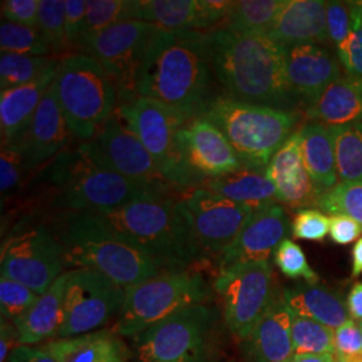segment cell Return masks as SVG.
Segmentation results:
<instances>
[{
    "instance_id": "cell-34",
    "label": "cell",
    "mask_w": 362,
    "mask_h": 362,
    "mask_svg": "<svg viewBox=\"0 0 362 362\" xmlns=\"http://www.w3.org/2000/svg\"><path fill=\"white\" fill-rule=\"evenodd\" d=\"M58 59L52 57H31L11 52L0 55V89L7 90L37 81L45 73L58 69Z\"/></svg>"
},
{
    "instance_id": "cell-27",
    "label": "cell",
    "mask_w": 362,
    "mask_h": 362,
    "mask_svg": "<svg viewBox=\"0 0 362 362\" xmlns=\"http://www.w3.org/2000/svg\"><path fill=\"white\" fill-rule=\"evenodd\" d=\"M66 281L67 274L64 272L45 294L39 296L33 308L13 322L19 337V345L34 346L58 337L64 324Z\"/></svg>"
},
{
    "instance_id": "cell-49",
    "label": "cell",
    "mask_w": 362,
    "mask_h": 362,
    "mask_svg": "<svg viewBox=\"0 0 362 362\" xmlns=\"http://www.w3.org/2000/svg\"><path fill=\"white\" fill-rule=\"evenodd\" d=\"M65 11L66 39L69 49L78 47L86 15V1L67 0Z\"/></svg>"
},
{
    "instance_id": "cell-28",
    "label": "cell",
    "mask_w": 362,
    "mask_h": 362,
    "mask_svg": "<svg viewBox=\"0 0 362 362\" xmlns=\"http://www.w3.org/2000/svg\"><path fill=\"white\" fill-rule=\"evenodd\" d=\"M300 152L318 197L338 184L336 152L329 127L311 122L299 129Z\"/></svg>"
},
{
    "instance_id": "cell-44",
    "label": "cell",
    "mask_w": 362,
    "mask_h": 362,
    "mask_svg": "<svg viewBox=\"0 0 362 362\" xmlns=\"http://www.w3.org/2000/svg\"><path fill=\"white\" fill-rule=\"evenodd\" d=\"M327 37L336 45V49L349 38L353 19L348 3L326 1Z\"/></svg>"
},
{
    "instance_id": "cell-11",
    "label": "cell",
    "mask_w": 362,
    "mask_h": 362,
    "mask_svg": "<svg viewBox=\"0 0 362 362\" xmlns=\"http://www.w3.org/2000/svg\"><path fill=\"white\" fill-rule=\"evenodd\" d=\"M214 288L221 297L224 324L239 341L251 334L279 298L270 260L219 270Z\"/></svg>"
},
{
    "instance_id": "cell-32",
    "label": "cell",
    "mask_w": 362,
    "mask_h": 362,
    "mask_svg": "<svg viewBox=\"0 0 362 362\" xmlns=\"http://www.w3.org/2000/svg\"><path fill=\"white\" fill-rule=\"evenodd\" d=\"M285 4L286 0L235 1L223 28L243 35H267Z\"/></svg>"
},
{
    "instance_id": "cell-35",
    "label": "cell",
    "mask_w": 362,
    "mask_h": 362,
    "mask_svg": "<svg viewBox=\"0 0 362 362\" xmlns=\"http://www.w3.org/2000/svg\"><path fill=\"white\" fill-rule=\"evenodd\" d=\"M291 336L296 354H336V330L325 325L296 314Z\"/></svg>"
},
{
    "instance_id": "cell-18",
    "label": "cell",
    "mask_w": 362,
    "mask_h": 362,
    "mask_svg": "<svg viewBox=\"0 0 362 362\" xmlns=\"http://www.w3.org/2000/svg\"><path fill=\"white\" fill-rule=\"evenodd\" d=\"M291 224L279 204L255 211L243 230L218 259L219 270L233 266L270 260L272 254L287 239Z\"/></svg>"
},
{
    "instance_id": "cell-30",
    "label": "cell",
    "mask_w": 362,
    "mask_h": 362,
    "mask_svg": "<svg viewBox=\"0 0 362 362\" xmlns=\"http://www.w3.org/2000/svg\"><path fill=\"white\" fill-rule=\"evenodd\" d=\"M202 188L212 191L238 204L251 208L254 212L276 204L278 196L272 181L264 172L243 168L230 175L211 179Z\"/></svg>"
},
{
    "instance_id": "cell-1",
    "label": "cell",
    "mask_w": 362,
    "mask_h": 362,
    "mask_svg": "<svg viewBox=\"0 0 362 362\" xmlns=\"http://www.w3.org/2000/svg\"><path fill=\"white\" fill-rule=\"evenodd\" d=\"M209 35L158 28L144 54L134 97L167 105L188 121L204 116L216 97L212 94Z\"/></svg>"
},
{
    "instance_id": "cell-45",
    "label": "cell",
    "mask_w": 362,
    "mask_h": 362,
    "mask_svg": "<svg viewBox=\"0 0 362 362\" xmlns=\"http://www.w3.org/2000/svg\"><path fill=\"white\" fill-rule=\"evenodd\" d=\"M25 168L23 157L13 146H1L0 156V189L1 194H11L22 180Z\"/></svg>"
},
{
    "instance_id": "cell-46",
    "label": "cell",
    "mask_w": 362,
    "mask_h": 362,
    "mask_svg": "<svg viewBox=\"0 0 362 362\" xmlns=\"http://www.w3.org/2000/svg\"><path fill=\"white\" fill-rule=\"evenodd\" d=\"M40 0H3V21L22 26L37 27Z\"/></svg>"
},
{
    "instance_id": "cell-5",
    "label": "cell",
    "mask_w": 362,
    "mask_h": 362,
    "mask_svg": "<svg viewBox=\"0 0 362 362\" xmlns=\"http://www.w3.org/2000/svg\"><path fill=\"white\" fill-rule=\"evenodd\" d=\"M49 179L58 188L57 204L65 211L107 212L149 194H164L129 180L91 155L88 143L54 158Z\"/></svg>"
},
{
    "instance_id": "cell-22",
    "label": "cell",
    "mask_w": 362,
    "mask_h": 362,
    "mask_svg": "<svg viewBox=\"0 0 362 362\" xmlns=\"http://www.w3.org/2000/svg\"><path fill=\"white\" fill-rule=\"evenodd\" d=\"M296 313L279 297L243 342L248 362H287L294 357L291 327Z\"/></svg>"
},
{
    "instance_id": "cell-20",
    "label": "cell",
    "mask_w": 362,
    "mask_h": 362,
    "mask_svg": "<svg viewBox=\"0 0 362 362\" xmlns=\"http://www.w3.org/2000/svg\"><path fill=\"white\" fill-rule=\"evenodd\" d=\"M286 74L298 101L313 103L322 91L341 77L338 58L315 43L284 47Z\"/></svg>"
},
{
    "instance_id": "cell-37",
    "label": "cell",
    "mask_w": 362,
    "mask_h": 362,
    "mask_svg": "<svg viewBox=\"0 0 362 362\" xmlns=\"http://www.w3.org/2000/svg\"><path fill=\"white\" fill-rule=\"evenodd\" d=\"M1 52H11L31 57H46L52 54L46 39L37 27L22 26L3 21L0 26Z\"/></svg>"
},
{
    "instance_id": "cell-53",
    "label": "cell",
    "mask_w": 362,
    "mask_h": 362,
    "mask_svg": "<svg viewBox=\"0 0 362 362\" xmlns=\"http://www.w3.org/2000/svg\"><path fill=\"white\" fill-rule=\"evenodd\" d=\"M346 308L353 321L362 324V282L354 284L350 290Z\"/></svg>"
},
{
    "instance_id": "cell-57",
    "label": "cell",
    "mask_w": 362,
    "mask_h": 362,
    "mask_svg": "<svg viewBox=\"0 0 362 362\" xmlns=\"http://www.w3.org/2000/svg\"><path fill=\"white\" fill-rule=\"evenodd\" d=\"M354 4L357 6V8H358V11H360V13H361L362 18V0H358V1H354Z\"/></svg>"
},
{
    "instance_id": "cell-38",
    "label": "cell",
    "mask_w": 362,
    "mask_h": 362,
    "mask_svg": "<svg viewBox=\"0 0 362 362\" xmlns=\"http://www.w3.org/2000/svg\"><path fill=\"white\" fill-rule=\"evenodd\" d=\"M315 206L325 214L348 215L362 224V181H341L320 196Z\"/></svg>"
},
{
    "instance_id": "cell-13",
    "label": "cell",
    "mask_w": 362,
    "mask_h": 362,
    "mask_svg": "<svg viewBox=\"0 0 362 362\" xmlns=\"http://www.w3.org/2000/svg\"><path fill=\"white\" fill-rule=\"evenodd\" d=\"M157 30L145 22L125 21L98 33L81 47L82 54L95 59L115 81L119 104L136 98L137 73Z\"/></svg>"
},
{
    "instance_id": "cell-3",
    "label": "cell",
    "mask_w": 362,
    "mask_h": 362,
    "mask_svg": "<svg viewBox=\"0 0 362 362\" xmlns=\"http://www.w3.org/2000/svg\"><path fill=\"white\" fill-rule=\"evenodd\" d=\"M65 269L101 272L125 290L164 269L140 247L117 233L97 212L64 211L52 219Z\"/></svg>"
},
{
    "instance_id": "cell-33",
    "label": "cell",
    "mask_w": 362,
    "mask_h": 362,
    "mask_svg": "<svg viewBox=\"0 0 362 362\" xmlns=\"http://www.w3.org/2000/svg\"><path fill=\"white\" fill-rule=\"evenodd\" d=\"M337 173L341 181H362V122L332 127Z\"/></svg>"
},
{
    "instance_id": "cell-50",
    "label": "cell",
    "mask_w": 362,
    "mask_h": 362,
    "mask_svg": "<svg viewBox=\"0 0 362 362\" xmlns=\"http://www.w3.org/2000/svg\"><path fill=\"white\" fill-rule=\"evenodd\" d=\"M235 1L230 0H199L200 30L211 28L226 21L233 11Z\"/></svg>"
},
{
    "instance_id": "cell-6",
    "label": "cell",
    "mask_w": 362,
    "mask_h": 362,
    "mask_svg": "<svg viewBox=\"0 0 362 362\" xmlns=\"http://www.w3.org/2000/svg\"><path fill=\"white\" fill-rule=\"evenodd\" d=\"M203 117L224 133L245 168L264 173L299 119L296 112L242 103L226 94L216 95Z\"/></svg>"
},
{
    "instance_id": "cell-17",
    "label": "cell",
    "mask_w": 362,
    "mask_h": 362,
    "mask_svg": "<svg viewBox=\"0 0 362 362\" xmlns=\"http://www.w3.org/2000/svg\"><path fill=\"white\" fill-rule=\"evenodd\" d=\"M179 145L200 184L245 168L224 133L206 117L191 119L181 128Z\"/></svg>"
},
{
    "instance_id": "cell-7",
    "label": "cell",
    "mask_w": 362,
    "mask_h": 362,
    "mask_svg": "<svg viewBox=\"0 0 362 362\" xmlns=\"http://www.w3.org/2000/svg\"><path fill=\"white\" fill-rule=\"evenodd\" d=\"M52 88L66 124L78 140H93L113 116L116 83L103 66L82 52L59 62Z\"/></svg>"
},
{
    "instance_id": "cell-23",
    "label": "cell",
    "mask_w": 362,
    "mask_h": 362,
    "mask_svg": "<svg viewBox=\"0 0 362 362\" xmlns=\"http://www.w3.org/2000/svg\"><path fill=\"white\" fill-rule=\"evenodd\" d=\"M282 47L305 43H326V1L324 0H286L272 31L267 34Z\"/></svg>"
},
{
    "instance_id": "cell-9",
    "label": "cell",
    "mask_w": 362,
    "mask_h": 362,
    "mask_svg": "<svg viewBox=\"0 0 362 362\" xmlns=\"http://www.w3.org/2000/svg\"><path fill=\"white\" fill-rule=\"evenodd\" d=\"M218 310L196 305L175 313L134 338L139 362H214L218 353Z\"/></svg>"
},
{
    "instance_id": "cell-14",
    "label": "cell",
    "mask_w": 362,
    "mask_h": 362,
    "mask_svg": "<svg viewBox=\"0 0 362 362\" xmlns=\"http://www.w3.org/2000/svg\"><path fill=\"white\" fill-rule=\"evenodd\" d=\"M64 269L62 247L45 226L15 235L1 250V275L27 286L38 296L50 288Z\"/></svg>"
},
{
    "instance_id": "cell-47",
    "label": "cell",
    "mask_w": 362,
    "mask_h": 362,
    "mask_svg": "<svg viewBox=\"0 0 362 362\" xmlns=\"http://www.w3.org/2000/svg\"><path fill=\"white\" fill-rule=\"evenodd\" d=\"M336 358H351L362 354V327L356 321L349 320L338 327L334 336Z\"/></svg>"
},
{
    "instance_id": "cell-36",
    "label": "cell",
    "mask_w": 362,
    "mask_h": 362,
    "mask_svg": "<svg viewBox=\"0 0 362 362\" xmlns=\"http://www.w3.org/2000/svg\"><path fill=\"white\" fill-rule=\"evenodd\" d=\"M129 0H91L86 1L85 23L82 27L78 49L83 46L89 39L115 26L119 22L129 21Z\"/></svg>"
},
{
    "instance_id": "cell-55",
    "label": "cell",
    "mask_w": 362,
    "mask_h": 362,
    "mask_svg": "<svg viewBox=\"0 0 362 362\" xmlns=\"http://www.w3.org/2000/svg\"><path fill=\"white\" fill-rule=\"evenodd\" d=\"M336 357L333 354H294L287 362H334Z\"/></svg>"
},
{
    "instance_id": "cell-26",
    "label": "cell",
    "mask_w": 362,
    "mask_h": 362,
    "mask_svg": "<svg viewBox=\"0 0 362 362\" xmlns=\"http://www.w3.org/2000/svg\"><path fill=\"white\" fill-rule=\"evenodd\" d=\"M308 118L332 127L362 122L361 78H338L306 107Z\"/></svg>"
},
{
    "instance_id": "cell-19",
    "label": "cell",
    "mask_w": 362,
    "mask_h": 362,
    "mask_svg": "<svg viewBox=\"0 0 362 362\" xmlns=\"http://www.w3.org/2000/svg\"><path fill=\"white\" fill-rule=\"evenodd\" d=\"M71 137L52 85L25 132L8 146L22 155L25 168L31 169L61 155Z\"/></svg>"
},
{
    "instance_id": "cell-4",
    "label": "cell",
    "mask_w": 362,
    "mask_h": 362,
    "mask_svg": "<svg viewBox=\"0 0 362 362\" xmlns=\"http://www.w3.org/2000/svg\"><path fill=\"white\" fill-rule=\"evenodd\" d=\"M117 233L151 255L164 270L194 269L207 262L177 200L156 194L107 212H97Z\"/></svg>"
},
{
    "instance_id": "cell-29",
    "label": "cell",
    "mask_w": 362,
    "mask_h": 362,
    "mask_svg": "<svg viewBox=\"0 0 362 362\" xmlns=\"http://www.w3.org/2000/svg\"><path fill=\"white\" fill-rule=\"evenodd\" d=\"M284 299L299 317L309 318L333 330L351 320L341 296L324 286L302 284L285 290Z\"/></svg>"
},
{
    "instance_id": "cell-59",
    "label": "cell",
    "mask_w": 362,
    "mask_h": 362,
    "mask_svg": "<svg viewBox=\"0 0 362 362\" xmlns=\"http://www.w3.org/2000/svg\"><path fill=\"white\" fill-rule=\"evenodd\" d=\"M230 362H233V361H230Z\"/></svg>"
},
{
    "instance_id": "cell-42",
    "label": "cell",
    "mask_w": 362,
    "mask_h": 362,
    "mask_svg": "<svg viewBox=\"0 0 362 362\" xmlns=\"http://www.w3.org/2000/svg\"><path fill=\"white\" fill-rule=\"evenodd\" d=\"M353 19L349 38L337 47L339 64L344 66L346 76L362 79V18L354 1H348Z\"/></svg>"
},
{
    "instance_id": "cell-56",
    "label": "cell",
    "mask_w": 362,
    "mask_h": 362,
    "mask_svg": "<svg viewBox=\"0 0 362 362\" xmlns=\"http://www.w3.org/2000/svg\"><path fill=\"white\" fill-rule=\"evenodd\" d=\"M334 362H362V354L357 357H351V358H336Z\"/></svg>"
},
{
    "instance_id": "cell-58",
    "label": "cell",
    "mask_w": 362,
    "mask_h": 362,
    "mask_svg": "<svg viewBox=\"0 0 362 362\" xmlns=\"http://www.w3.org/2000/svg\"><path fill=\"white\" fill-rule=\"evenodd\" d=\"M361 327H362V324H361Z\"/></svg>"
},
{
    "instance_id": "cell-15",
    "label": "cell",
    "mask_w": 362,
    "mask_h": 362,
    "mask_svg": "<svg viewBox=\"0 0 362 362\" xmlns=\"http://www.w3.org/2000/svg\"><path fill=\"white\" fill-rule=\"evenodd\" d=\"M179 204L197 246L207 259H219L254 214L251 208L202 187L179 200Z\"/></svg>"
},
{
    "instance_id": "cell-25",
    "label": "cell",
    "mask_w": 362,
    "mask_h": 362,
    "mask_svg": "<svg viewBox=\"0 0 362 362\" xmlns=\"http://www.w3.org/2000/svg\"><path fill=\"white\" fill-rule=\"evenodd\" d=\"M58 69L45 73L37 81L0 93L1 145L15 143L33 119L40 101L57 76Z\"/></svg>"
},
{
    "instance_id": "cell-21",
    "label": "cell",
    "mask_w": 362,
    "mask_h": 362,
    "mask_svg": "<svg viewBox=\"0 0 362 362\" xmlns=\"http://www.w3.org/2000/svg\"><path fill=\"white\" fill-rule=\"evenodd\" d=\"M266 176L275 185L278 202L299 209L315 206L318 194L302 158L299 130L272 157Z\"/></svg>"
},
{
    "instance_id": "cell-12",
    "label": "cell",
    "mask_w": 362,
    "mask_h": 362,
    "mask_svg": "<svg viewBox=\"0 0 362 362\" xmlns=\"http://www.w3.org/2000/svg\"><path fill=\"white\" fill-rule=\"evenodd\" d=\"M66 274L64 324L57 338L98 332L115 315L118 317L125 300L124 287L104 274L89 269L70 270Z\"/></svg>"
},
{
    "instance_id": "cell-43",
    "label": "cell",
    "mask_w": 362,
    "mask_h": 362,
    "mask_svg": "<svg viewBox=\"0 0 362 362\" xmlns=\"http://www.w3.org/2000/svg\"><path fill=\"white\" fill-rule=\"evenodd\" d=\"M330 233V220L315 208L299 209L291 223V233L296 239L324 242Z\"/></svg>"
},
{
    "instance_id": "cell-54",
    "label": "cell",
    "mask_w": 362,
    "mask_h": 362,
    "mask_svg": "<svg viewBox=\"0 0 362 362\" xmlns=\"http://www.w3.org/2000/svg\"><path fill=\"white\" fill-rule=\"evenodd\" d=\"M362 274V238H360L351 250V276L357 278Z\"/></svg>"
},
{
    "instance_id": "cell-16",
    "label": "cell",
    "mask_w": 362,
    "mask_h": 362,
    "mask_svg": "<svg viewBox=\"0 0 362 362\" xmlns=\"http://www.w3.org/2000/svg\"><path fill=\"white\" fill-rule=\"evenodd\" d=\"M86 143L97 161L121 176L164 194L173 188L163 177L140 139L117 115L110 117L95 137Z\"/></svg>"
},
{
    "instance_id": "cell-8",
    "label": "cell",
    "mask_w": 362,
    "mask_h": 362,
    "mask_svg": "<svg viewBox=\"0 0 362 362\" xmlns=\"http://www.w3.org/2000/svg\"><path fill=\"white\" fill-rule=\"evenodd\" d=\"M211 298V286L197 267L163 270L125 290L113 332L119 337L139 336L175 313L207 305Z\"/></svg>"
},
{
    "instance_id": "cell-48",
    "label": "cell",
    "mask_w": 362,
    "mask_h": 362,
    "mask_svg": "<svg viewBox=\"0 0 362 362\" xmlns=\"http://www.w3.org/2000/svg\"><path fill=\"white\" fill-rule=\"evenodd\" d=\"M330 239L339 246L357 242L362 235V224L348 215L337 214L330 218Z\"/></svg>"
},
{
    "instance_id": "cell-51",
    "label": "cell",
    "mask_w": 362,
    "mask_h": 362,
    "mask_svg": "<svg viewBox=\"0 0 362 362\" xmlns=\"http://www.w3.org/2000/svg\"><path fill=\"white\" fill-rule=\"evenodd\" d=\"M19 346V337L15 325L1 320L0 324V362H7L13 350Z\"/></svg>"
},
{
    "instance_id": "cell-2",
    "label": "cell",
    "mask_w": 362,
    "mask_h": 362,
    "mask_svg": "<svg viewBox=\"0 0 362 362\" xmlns=\"http://www.w3.org/2000/svg\"><path fill=\"white\" fill-rule=\"evenodd\" d=\"M211 67L226 95L248 104L293 110L299 103L286 74L284 47L267 35L211 31Z\"/></svg>"
},
{
    "instance_id": "cell-41",
    "label": "cell",
    "mask_w": 362,
    "mask_h": 362,
    "mask_svg": "<svg viewBox=\"0 0 362 362\" xmlns=\"http://www.w3.org/2000/svg\"><path fill=\"white\" fill-rule=\"evenodd\" d=\"M274 263L290 279H303L309 285H317L318 274L308 262L303 250L291 239H285L274 252Z\"/></svg>"
},
{
    "instance_id": "cell-31",
    "label": "cell",
    "mask_w": 362,
    "mask_h": 362,
    "mask_svg": "<svg viewBox=\"0 0 362 362\" xmlns=\"http://www.w3.org/2000/svg\"><path fill=\"white\" fill-rule=\"evenodd\" d=\"M129 21L172 31H200L199 0H129Z\"/></svg>"
},
{
    "instance_id": "cell-24",
    "label": "cell",
    "mask_w": 362,
    "mask_h": 362,
    "mask_svg": "<svg viewBox=\"0 0 362 362\" xmlns=\"http://www.w3.org/2000/svg\"><path fill=\"white\" fill-rule=\"evenodd\" d=\"M39 348L57 362H128L132 356L125 342L109 330L57 338Z\"/></svg>"
},
{
    "instance_id": "cell-40",
    "label": "cell",
    "mask_w": 362,
    "mask_h": 362,
    "mask_svg": "<svg viewBox=\"0 0 362 362\" xmlns=\"http://www.w3.org/2000/svg\"><path fill=\"white\" fill-rule=\"evenodd\" d=\"M38 294L11 278H0V313L1 320L16 322L37 302Z\"/></svg>"
},
{
    "instance_id": "cell-52",
    "label": "cell",
    "mask_w": 362,
    "mask_h": 362,
    "mask_svg": "<svg viewBox=\"0 0 362 362\" xmlns=\"http://www.w3.org/2000/svg\"><path fill=\"white\" fill-rule=\"evenodd\" d=\"M7 362H57L46 351L35 346L19 345L13 350Z\"/></svg>"
},
{
    "instance_id": "cell-39",
    "label": "cell",
    "mask_w": 362,
    "mask_h": 362,
    "mask_svg": "<svg viewBox=\"0 0 362 362\" xmlns=\"http://www.w3.org/2000/svg\"><path fill=\"white\" fill-rule=\"evenodd\" d=\"M65 11L66 3L62 0H40L37 28L54 54L69 50L66 39Z\"/></svg>"
},
{
    "instance_id": "cell-10",
    "label": "cell",
    "mask_w": 362,
    "mask_h": 362,
    "mask_svg": "<svg viewBox=\"0 0 362 362\" xmlns=\"http://www.w3.org/2000/svg\"><path fill=\"white\" fill-rule=\"evenodd\" d=\"M116 115L140 139L169 185L177 189L199 188L200 181L188 168L179 145V132L188 122L185 117L145 97L121 103Z\"/></svg>"
}]
</instances>
